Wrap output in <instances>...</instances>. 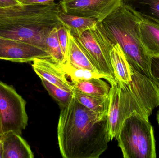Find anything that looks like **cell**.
<instances>
[{
  "mask_svg": "<svg viewBox=\"0 0 159 158\" xmlns=\"http://www.w3.org/2000/svg\"><path fill=\"white\" fill-rule=\"evenodd\" d=\"M60 108L57 135L62 157H100L110 141L107 113L89 110L74 96Z\"/></svg>",
  "mask_w": 159,
  "mask_h": 158,
  "instance_id": "cell-1",
  "label": "cell"
},
{
  "mask_svg": "<svg viewBox=\"0 0 159 158\" xmlns=\"http://www.w3.org/2000/svg\"><path fill=\"white\" fill-rule=\"evenodd\" d=\"M60 2L0 7V36L22 41L46 50L49 32L62 25Z\"/></svg>",
  "mask_w": 159,
  "mask_h": 158,
  "instance_id": "cell-2",
  "label": "cell"
},
{
  "mask_svg": "<svg viewBox=\"0 0 159 158\" xmlns=\"http://www.w3.org/2000/svg\"><path fill=\"white\" fill-rule=\"evenodd\" d=\"M98 26L112 43L119 45L131 66L152 80L137 12L124 2Z\"/></svg>",
  "mask_w": 159,
  "mask_h": 158,
  "instance_id": "cell-3",
  "label": "cell"
},
{
  "mask_svg": "<svg viewBox=\"0 0 159 158\" xmlns=\"http://www.w3.org/2000/svg\"><path fill=\"white\" fill-rule=\"evenodd\" d=\"M116 138L124 158H157L153 126L137 112L124 120Z\"/></svg>",
  "mask_w": 159,
  "mask_h": 158,
  "instance_id": "cell-4",
  "label": "cell"
},
{
  "mask_svg": "<svg viewBox=\"0 0 159 158\" xmlns=\"http://www.w3.org/2000/svg\"><path fill=\"white\" fill-rule=\"evenodd\" d=\"M26 102L12 86L0 81V120L3 133L21 135L28 124Z\"/></svg>",
  "mask_w": 159,
  "mask_h": 158,
  "instance_id": "cell-5",
  "label": "cell"
},
{
  "mask_svg": "<svg viewBox=\"0 0 159 158\" xmlns=\"http://www.w3.org/2000/svg\"><path fill=\"white\" fill-rule=\"evenodd\" d=\"M75 38L97 71L116 79L110 59V51L113 44L98 24L94 28Z\"/></svg>",
  "mask_w": 159,
  "mask_h": 158,
  "instance_id": "cell-6",
  "label": "cell"
},
{
  "mask_svg": "<svg viewBox=\"0 0 159 158\" xmlns=\"http://www.w3.org/2000/svg\"><path fill=\"white\" fill-rule=\"evenodd\" d=\"M125 0H61L63 12L79 16L94 19L102 22Z\"/></svg>",
  "mask_w": 159,
  "mask_h": 158,
  "instance_id": "cell-7",
  "label": "cell"
},
{
  "mask_svg": "<svg viewBox=\"0 0 159 158\" xmlns=\"http://www.w3.org/2000/svg\"><path fill=\"white\" fill-rule=\"evenodd\" d=\"M50 57L47 51L36 45L0 36V59L28 63L37 58Z\"/></svg>",
  "mask_w": 159,
  "mask_h": 158,
  "instance_id": "cell-8",
  "label": "cell"
},
{
  "mask_svg": "<svg viewBox=\"0 0 159 158\" xmlns=\"http://www.w3.org/2000/svg\"><path fill=\"white\" fill-rule=\"evenodd\" d=\"M33 69L40 79L66 91L72 92V84L67 79V75L60 65L50 57L37 58L32 61Z\"/></svg>",
  "mask_w": 159,
  "mask_h": 158,
  "instance_id": "cell-9",
  "label": "cell"
},
{
  "mask_svg": "<svg viewBox=\"0 0 159 158\" xmlns=\"http://www.w3.org/2000/svg\"><path fill=\"white\" fill-rule=\"evenodd\" d=\"M3 146V158H33L34 155L30 145L15 132L9 131L0 137Z\"/></svg>",
  "mask_w": 159,
  "mask_h": 158,
  "instance_id": "cell-10",
  "label": "cell"
},
{
  "mask_svg": "<svg viewBox=\"0 0 159 158\" xmlns=\"http://www.w3.org/2000/svg\"><path fill=\"white\" fill-rule=\"evenodd\" d=\"M142 41L149 56H159V22L137 13Z\"/></svg>",
  "mask_w": 159,
  "mask_h": 158,
  "instance_id": "cell-11",
  "label": "cell"
},
{
  "mask_svg": "<svg viewBox=\"0 0 159 158\" xmlns=\"http://www.w3.org/2000/svg\"><path fill=\"white\" fill-rule=\"evenodd\" d=\"M110 59L116 80L126 83H129L132 80V67L118 44H113L110 51Z\"/></svg>",
  "mask_w": 159,
  "mask_h": 158,
  "instance_id": "cell-12",
  "label": "cell"
},
{
  "mask_svg": "<svg viewBox=\"0 0 159 158\" xmlns=\"http://www.w3.org/2000/svg\"><path fill=\"white\" fill-rule=\"evenodd\" d=\"M58 18L75 37H79L82 33L96 27L98 22L94 19L67 14L61 11Z\"/></svg>",
  "mask_w": 159,
  "mask_h": 158,
  "instance_id": "cell-13",
  "label": "cell"
},
{
  "mask_svg": "<svg viewBox=\"0 0 159 158\" xmlns=\"http://www.w3.org/2000/svg\"><path fill=\"white\" fill-rule=\"evenodd\" d=\"M111 89L109 94V105L107 112L108 129L110 141L116 138L120 129L118 112V100L120 89L118 83L116 80L110 84Z\"/></svg>",
  "mask_w": 159,
  "mask_h": 158,
  "instance_id": "cell-14",
  "label": "cell"
},
{
  "mask_svg": "<svg viewBox=\"0 0 159 158\" xmlns=\"http://www.w3.org/2000/svg\"><path fill=\"white\" fill-rule=\"evenodd\" d=\"M102 79L71 81L72 87L81 92L99 97H107L110 94L111 85Z\"/></svg>",
  "mask_w": 159,
  "mask_h": 158,
  "instance_id": "cell-15",
  "label": "cell"
},
{
  "mask_svg": "<svg viewBox=\"0 0 159 158\" xmlns=\"http://www.w3.org/2000/svg\"><path fill=\"white\" fill-rule=\"evenodd\" d=\"M68 35L69 44L66 62L77 67L99 72L91 63L76 41L75 38L69 30Z\"/></svg>",
  "mask_w": 159,
  "mask_h": 158,
  "instance_id": "cell-16",
  "label": "cell"
},
{
  "mask_svg": "<svg viewBox=\"0 0 159 158\" xmlns=\"http://www.w3.org/2000/svg\"><path fill=\"white\" fill-rule=\"evenodd\" d=\"M73 96L79 103L86 108L93 112L107 113L109 105V96L99 97L89 95L72 88Z\"/></svg>",
  "mask_w": 159,
  "mask_h": 158,
  "instance_id": "cell-17",
  "label": "cell"
},
{
  "mask_svg": "<svg viewBox=\"0 0 159 158\" xmlns=\"http://www.w3.org/2000/svg\"><path fill=\"white\" fill-rule=\"evenodd\" d=\"M60 65L66 75L70 78L71 81L91 79H102L108 81L110 84H111L116 81V79H112L110 77L104 74L94 72L89 70L73 66L67 62L60 64Z\"/></svg>",
  "mask_w": 159,
  "mask_h": 158,
  "instance_id": "cell-18",
  "label": "cell"
},
{
  "mask_svg": "<svg viewBox=\"0 0 159 158\" xmlns=\"http://www.w3.org/2000/svg\"><path fill=\"white\" fill-rule=\"evenodd\" d=\"M124 2L139 14L159 22V0H125Z\"/></svg>",
  "mask_w": 159,
  "mask_h": 158,
  "instance_id": "cell-19",
  "label": "cell"
},
{
  "mask_svg": "<svg viewBox=\"0 0 159 158\" xmlns=\"http://www.w3.org/2000/svg\"><path fill=\"white\" fill-rule=\"evenodd\" d=\"M57 28H54L49 32L46 42V47L52 60L58 64H61L65 63V58L58 38Z\"/></svg>",
  "mask_w": 159,
  "mask_h": 158,
  "instance_id": "cell-20",
  "label": "cell"
},
{
  "mask_svg": "<svg viewBox=\"0 0 159 158\" xmlns=\"http://www.w3.org/2000/svg\"><path fill=\"white\" fill-rule=\"evenodd\" d=\"M41 79L43 86L49 94L57 101L60 107L66 106L70 103L73 96L72 92L60 88L44 79Z\"/></svg>",
  "mask_w": 159,
  "mask_h": 158,
  "instance_id": "cell-21",
  "label": "cell"
},
{
  "mask_svg": "<svg viewBox=\"0 0 159 158\" xmlns=\"http://www.w3.org/2000/svg\"><path fill=\"white\" fill-rule=\"evenodd\" d=\"M57 33L61 51L64 55L66 62L69 44V30L65 26L61 25L58 27Z\"/></svg>",
  "mask_w": 159,
  "mask_h": 158,
  "instance_id": "cell-22",
  "label": "cell"
},
{
  "mask_svg": "<svg viewBox=\"0 0 159 158\" xmlns=\"http://www.w3.org/2000/svg\"><path fill=\"white\" fill-rule=\"evenodd\" d=\"M150 56V70L152 81L159 88V56Z\"/></svg>",
  "mask_w": 159,
  "mask_h": 158,
  "instance_id": "cell-23",
  "label": "cell"
},
{
  "mask_svg": "<svg viewBox=\"0 0 159 158\" xmlns=\"http://www.w3.org/2000/svg\"><path fill=\"white\" fill-rule=\"evenodd\" d=\"M56 0H22L21 4L23 5H44L55 2Z\"/></svg>",
  "mask_w": 159,
  "mask_h": 158,
  "instance_id": "cell-24",
  "label": "cell"
},
{
  "mask_svg": "<svg viewBox=\"0 0 159 158\" xmlns=\"http://www.w3.org/2000/svg\"><path fill=\"white\" fill-rule=\"evenodd\" d=\"M18 0H0V7H8L21 5Z\"/></svg>",
  "mask_w": 159,
  "mask_h": 158,
  "instance_id": "cell-25",
  "label": "cell"
},
{
  "mask_svg": "<svg viewBox=\"0 0 159 158\" xmlns=\"http://www.w3.org/2000/svg\"><path fill=\"white\" fill-rule=\"evenodd\" d=\"M3 146L2 139L0 138V158H3Z\"/></svg>",
  "mask_w": 159,
  "mask_h": 158,
  "instance_id": "cell-26",
  "label": "cell"
},
{
  "mask_svg": "<svg viewBox=\"0 0 159 158\" xmlns=\"http://www.w3.org/2000/svg\"><path fill=\"white\" fill-rule=\"evenodd\" d=\"M2 131V126H1V120H0V137L3 135Z\"/></svg>",
  "mask_w": 159,
  "mask_h": 158,
  "instance_id": "cell-27",
  "label": "cell"
},
{
  "mask_svg": "<svg viewBox=\"0 0 159 158\" xmlns=\"http://www.w3.org/2000/svg\"><path fill=\"white\" fill-rule=\"evenodd\" d=\"M157 121L158 123L159 126V109L157 113Z\"/></svg>",
  "mask_w": 159,
  "mask_h": 158,
  "instance_id": "cell-28",
  "label": "cell"
},
{
  "mask_svg": "<svg viewBox=\"0 0 159 158\" xmlns=\"http://www.w3.org/2000/svg\"><path fill=\"white\" fill-rule=\"evenodd\" d=\"M18 1L21 3V1H22V0H18Z\"/></svg>",
  "mask_w": 159,
  "mask_h": 158,
  "instance_id": "cell-29",
  "label": "cell"
}]
</instances>
